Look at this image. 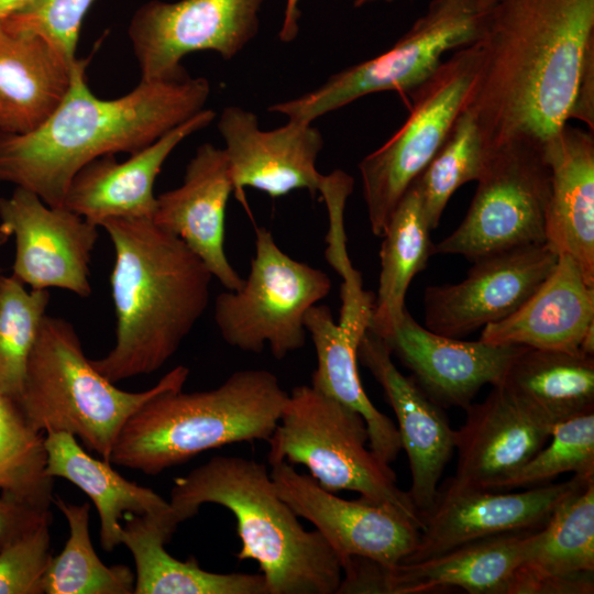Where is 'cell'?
Here are the masks:
<instances>
[{
	"instance_id": "cell-38",
	"label": "cell",
	"mask_w": 594,
	"mask_h": 594,
	"mask_svg": "<svg viewBox=\"0 0 594 594\" xmlns=\"http://www.w3.org/2000/svg\"><path fill=\"white\" fill-rule=\"evenodd\" d=\"M95 0H30L0 21L13 31L40 35L75 62L82 20Z\"/></svg>"
},
{
	"instance_id": "cell-35",
	"label": "cell",
	"mask_w": 594,
	"mask_h": 594,
	"mask_svg": "<svg viewBox=\"0 0 594 594\" xmlns=\"http://www.w3.org/2000/svg\"><path fill=\"white\" fill-rule=\"evenodd\" d=\"M488 156L477 122L461 110L444 142L422 173L415 179L430 230L438 227L454 191L477 180Z\"/></svg>"
},
{
	"instance_id": "cell-4",
	"label": "cell",
	"mask_w": 594,
	"mask_h": 594,
	"mask_svg": "<svg viewBox=\"0 0 594 594\" xmlns=\"http://www.w3.org/2000/svg\"><path fill=\"white\" fill-rule=\"evenodd\" d=\"M168 502L179 524L205 504L229 509L241 540L235 556L257 562L268 594H337L339 557L317 529L304 528L264 463L216 455L175 479Z\"/></svg>"
},
{
	"instance_id": "cell-10",
	"label": "cell",
	"mask_w": 594,
	"mask_h": 594,
	"mask_svg": "<svg viewBox=\"0 0 594 594\" xmlns=\"http://www.w3.org/2000/svg\"><path fill=\"white\" fill-rule=\"evenodd\" d=\"M470 208L432 254L475 261L493 252L546 243L550 167L543 144L513 141L488 151Z\"/></svg>"
},
{
	"instance_id": "cell-30",
	"label": "cell",
	"mask_w": 594,
	"mask_h": 594,
	"mask_svg": "<svg viewBox=\"0 0 594 594\" xmlns=\"http://www.w3.org/2000/svg\"><path fill=\"white\" fill-rule=\"evenodd\" d=\"M304 324L317 355L311 386L360 414L366 425L369 444L374 454L391 464L402 450L394 421L370 400L358 371V346L361 340L334 322L330 309L314 305L305 315Z\"/></svg>"
},
{
	"instance_id": "cell-31",
	"label": "cell",
	"mask_w": 594,
	"mask_h": 594,
	"mask_svg": "<svg viewBox=\"0 0 594 594\" xmlns=\"http://www.w3.org/2000/svg\"><path fill=\"white\" fill-rule=\"evenodd\" d=\"M499 385L552 427L594 410V356L524 346Z\"/></svg>"
},
{
	"instance_id": "cell-14",
	"label": "cell",
	"mask_w": 594,
	"mask_h": 594,
	"mask_svg": "<svg viewBox=\"0 0 594 594\" xmlns=\"http://www.w3.org/2000/svg\"><path fill=\"white\" fill-rule=\"evenodd\" d=\"M559 255L547 243L515 246L484 255L458 284L428 286L425 327L462 338L515 312L554 270Z\"/></svg>"
},
{
	"instance_id": "cell-8",
	"label": "cell",
	"mask_w": 594,
	"mask_h": 594,
	"mask_svg": "<svg viewBox=\"0 0 594 594\" xmlns=\"http://www.w3.org/2000/svg\"><path fill=\"white\" fill-rule=\"evenodd\" d=\"M491 7L490 0H431L389 50L332 75L312 91L271 106L268 111L312 122L370 94H410L438 69L447 52L480 38Z\"/></svg>"
},
{
	"instance_id": "cell-40",
	"label": "cell",
	"mask_w": 594,
	"mask_h": 594,
	"mask_svg": "<svg viewBox=\"0 0 594 594\" xmlns=\"http://www.w3.org/2000/svg\"><path fill=\"white\" fill-rule=\"evenodd\" d=\"M51 510L0 495V550L45 522H52Z\"/></svg>"
},
{
	"instance_id": "cell-29",
	"label": "cell",
	"mask_w": 594,
	"mask_h": 594,
	"mask_svg": "<svg viewBox=\"0 0 594 594\" xmlns=\"http://www.w3.org/2000/svg\"><path fill=\"white\" fill-rule=\"evenodd\" d=\"M45 447L47 474L69 481L95 504L100 521L99 541L106 551L121 544L122 521L128 513L176 519L168 501L124 479L109 461L89 454L75 436L48 432Z\"/></svg>"
},
{
	"instance_id": "cell-2",
	"label": "cell",
	"mask_w": 594,
	"mask_h": 594,
	"mask_svg": "<svg viewBox=\"0 0 594 594\" xmlns=\"http://www.w3.org/2000/svg\"><path fill=\"white\" fill-rule=\"evenodd\" d=\"M87 61L73 66L68 91L56 110L24 134L0 132V183L62 207L73 177L91 161L133 154L199 111L210 95L206 78L185 74L142 80L117 99H100L86 80Z\"/></svg>"
},
{
	"instance_id": "cell-24",
	"label": "cell",
	"mask_w": 594,
	"mask_h": 594,
	"mask_svg": "<svg viewBox=\"0 0 594 594\" xmlns=\"http://www.w3.org/2000/svg\"><path fill=\"white\" fill-rule=\"evenodd\" d=\"M215 117L211 109H202L124 162H117L114 155L91 161L73 177L63 207L98 227L110 218L152 219L156 206L154 183L166 158Z\"/></svg>"
},
{
	"instance_id": "cell-28",
	"label": "cell",
	"mask_w": 594,
	"mask_h": 594,
	"mask_svg": "<svg viewBox=\"0 0 594 594\" xmlns=\"http://www.w3.org/2000/svg\"><path fill=\"white\" fill-rule=\"evenodd\" d=\"M179 522L174 517H123L121 544L135 563V594H268L262 573H216L201 569L195 558L180 561L169 554Z\"/></svg>"
},
{
	"instance_id": "cell-32",
	"label": "cell",
	"mask_w": 594,
	"mask_h": 594,
	"mask_svg": "<svg viewBox=\"0 0 594 594\" xmlns=\"http://www.w3.org/2000/svg\"><path fill=\"white\" fill-rule=\"evenodd\" d=\"M430 231L414 180L381 235V273L370 324V329L381 338L387 337L403 319L408 286L432 255Z\"/></svg>"
},
{
	"instance_id": "cell-12",
	"label": "cell",
	"mask_w": 594,
	"mask_h": 594,
	"mask_svg": "<svg viewBox=\"0 0 594 594\" xmlns=\"http://www.w3.org/2000/svg\"><path fill=\"white\" fill-rule=\"evenodd\" d=\"M264 0L151 1L138 9L129 36L142 80L184 74L189 53L212 51L224 59L237 56L256 35Z\"/></svg>"
},
{
	"instance_id": "cell-46",
	"label": "cell",
	"mask_w": 594,
	"mask_h": 594,
	"mask_svg": "<svg viewBox=\"0 0 594 594\" xmlns=\"http://www.w3.org/2000/svg\"><path fill=\"white\" fill-rule=\"evenodd\" d=\"M1 274H2V273H1V270H0V275H1Z\"/></svg>"
},
{
	"instance_id": "cell-21",
	"label": "cell",
	"mask_w": 594,
	"mask_h": 594,
	"mask_svg": "<svg viewBox=\"0 0 594 594\" xmlns=\"http://www.w3.org/2000/svg\"><path fill=\"white\" fill-rule=\"evenodd\" d=\"M420 388L441 407L465 409L485 384L502 383L522 345L462 341L420 326L406 309L400 322L382 338Z\"/></svg>"
},
{
	"instance_id": "cell-37",
	"label": "cell",
	"mask_w": 594,
	"mask_h": 594,
	"mask_svg": "<svg viewBox=\"0 0 594 594\" xmlns=\"http://www.w3.org/2000/svg\"><path fill=\"white\" fill-rule=\"evenodd\" d=\"M569 472L594 480V410L553 425L546 444L496 491L547 485Z\"/></svg>"
},
{
	"instance_id": "cell-39",
	"label": "cell",
	"mask_w": 594,
	"mask_h": 594,
	"mask_svg": "<svg viewBox=\"0 0 594 594\" xmlns=\"http://www.w3.org/2000/svg\"><path fill=\"white\" fill-rule=\"evenodd\" d=\"M50 526L45 522L0 550V594H44L53 558Z\"/></svg>"
},
{
	"instance_id": "cell-20",
	"label": "cell",
	"mask_w": 594,
	"mask_h": 594,
	"mask_svg": "<svg viewBox=\"0 0 594 594\" xmlns=\"http://www.w3.org/2000/svg\"><path fill=\"white\" fill-rule=\"evenodd\" d=\"M465 411L455 430L457 469L443 485L449 490L496 491L546 444L552 428L502 385Z\"/></svg>"
},
{
	"instance_id": "cell-43",
	"label": "cell",
	"mask_w": 594,
	"mask_h": 594,
	"mask_svg": "<svg viewBox=\"0 0 594 594\" xmlns=\"http://www.w3.org/2000/svg\"><path fill=\"white\" fill-rule=\"evenodd\" d=\"M30 0H0V20L25 4Z\"/></svg>"
},
{
	"instance_id": "cell-18",
	"label": "cell",
	"mask_w": 594,
	"mask_h": 594,
	"mask_svg": "<svg viewBox=\"0 0 594 594\" xmlns=\"http://www.w3.org/2000/svg\"><path fill=\"white\" fill-rule=\"evenodd\" d=\"M218 130L239 199L244 197V187L273 198L296 189H307L311 195L320 190L324 175L316 164L323 139L312 122L288 120L283 127L264 131L255 113L229 106L219 117Z\"/></svg>"
},
{
	"instance_id": "cell-42",
	"label": "cell",
	"mask_w": 594,
	"mask_h": 594,
	"mask_svg": "<svg viewBox=\"0 0 594 594\" xmlns=\"http://www.w3.org/2000/svg\"><path fill=\"white\" fill-rule=\"evenodd\" d=\"M300 0H286L283 23L278 33L282 42L288 43L296 38L299 31Z\"/></svg>"
},
{
	"instance_id": "cell-17",
	"label": "cell",
	"mask_w": 594,
	"mask_h": 594,
	"mask_svg": "<svg viewBox=\"0 0 594 594\" xmlns=\"http://www.w3.org/2000/svg\"><path fill=\"white\" fill-rule=\"evenodd\" d=\"M590 481L593 480L573 475L561 483L518 493L442 487L422 518L417 547L402 563L420 561L486 537L536 530L564 498Z\"/></svg>"
},
{
	"instance_id": "cell-45",
	"label": "cell",
	"mask_w": 594,
	"mask_h": 594,
	"mask_svg": "<svg viewBox=\"0 0 594 594\" xmlns=\"http://www.w3.org/2000/svg\"><path fill=\"white\" fill-rule=\"evenodd\" d=\"M492 3H494L496 0H490Z\"/></svg>"
},
{
	"instance_id": "cell-25",
	"label": "cell",
	"mask_w": 594,
	"mask_h": 594,
	"mask_svg": "<svg viewBox=\"0 0 594 594\" xmlns=\"http://www.w3.org/2000/svg\"><path fill=\"white\" fill-rule=\"evenodd\" d=\"M594 336V287L575 260L559 254L538 289L512 315L483 327L480 340L492 344L582 353Z\"/></svg>"
},
{
	"instance_id": "cell-44",
	"label": "cell",
	"mask_w": 594,
	"mask_h": 594,
	"mask_svg": "<svg viewBox=\"0 0 594 594\" xmlns=\"http://www.w3.org/2000/svg\"><path fill=\"white\" fill-rule=\"evenodd\" d=\"M375 1L392 2L394 0H354V7L360 8V7L364 6V4L372 3V2H375Z\"/></svg>"
},
{
	"instance_id": "cell-36",
	"label": "cell",
	"mask_w": 594,
	"mask_h": 594,
	"mask_svg": "<svg viewBox=\"0 0 594 594\" xmlns=\"http://www.w3.org/2000/svg\"><path fill=\"white\" fill-rule=\"evenodd\" d=\"M50 299L48 289L28 290L13 275H0V393L14 402Z\"/></svg>"
},
{
	"instance_id": "cell-33",
	"label": "cell",
	"mask_w": 594,
	"mask_h": 594,
	"mask_svg": "<svg viewBox=\"0 0 594 594\" xmlns=\"http://www.w3.org/2000/svg\"><path fill=\"white\" fill-rule=\"evenodd\" d=\"M69 536L62 552L53 557L44 579V594H131L135 574L124 564L106 565L89 534L90 505H76L55 497Z\"/></svg>"
},
{
	"instance_id": "cell-3",
	"label": "cell",
	"mask_w": 594,
	"mask_h": 594,
	"mask_svg": "<svg viewBox=\"0 0 594 594\" xmlns=\"http://www.w3.org/2000/svg\"><path fill=\"white\" fill-rule=\"evenodd\" d=\"M99 227L114 248L116 342L91 363L116 384L156 372L177 352L208 307L212 275L151 218H110Z\"/></svg>"
},
{
	"instance_id": "cell-7",
	"label": "cell",
	"mask_w": 594,
	"mask_h": 594,
	"mask_svg": "<svg viewBox=\"0 0 594 594\" xmlns=\"http://www.w3.org/2000/svg\"><path fill=\"white\" fill-rule=\"evenodd\" d=\"M268 462L302 464L321 487L353 491L361 498L394 508L424 526L407 492L397 485L389 464L366 448L363 417L311 385L288 394L280 418L267 440Z\"/></svg>"
},
{
	"instance_id": "cell-34",
	"label": "cell",
	"mask_w": 594,
	"mask_h": 594,
	"mask_svg": "<svg viewBox=\"0 0 594 594\" xmlns=\"http://www.w3.org/2000/svg\"><path fill=\"white\" fill-rule=\"evenodd\" d=\"M45 436L0 393V495L51 510L54 479L46 472Z\"/></svg>"
},
{
	"instance_id": "cell-15",
	"label": "cell",
	"mask_w": 594,
	"mask_h": 594,
	"mask_svg": "<svg viewBox=\"0 0 594 594\" xmlns=\"http://www.w3.org/2000/svg\"><path fill=\"white\" fill-rule=\"evenodd\" d=\"M530 531L477 539L420 561L389 568L352 557L342 564L337 594H421L448 588L472 594H508Z\"/></svg>"
},
{
	"instance_id": "cell-19",
	"label": "cell",
	"mask_w": 594,
	"mask_h": 594,
	"mask_svg": "<svg viewBox=\"0 0 594 594\" xmlns=\"http://www.w3.org/2000/svg\"><path fill=\"white\" fill-rule=\"evenodd\" d=\"M359 360L382 386L397 418L410 470L407 493L422 520L435 505L439 481L455 450V430L443 407L396 367L389 348L370 328L359 343Z\"/></svg>"
},
{
	"instance_id": "cell-23",
	"label": "cell",
	"mask_w": 594,
	"mask_h": 594,
	"mask_svg": "<svg viewBox=\"0 0 594 594\" xmlns=\"http://www.w3.org/2000/svg\"><path fill=\"white\" fill-rule=\"evenodd\" d=\"M594 592V480L583 484L527 535L508 594Z\"/></svg>"
},
{
	"instance_id": "cell-27",
	"label": "cell",
	"mask_w": 594,
	"mask_h": 594,
	"mask_svg": "<svg viewBox=\"0 0 594 594\" xmlns=\"http://www.w3.org/2000/svg\"><path fill=\"white\" fill-rule=\"evenodd\" d=\"M75 62L40 35L0 21V132L38 128L66 96Z\"/></svg>"
},
{
	"instance_id": "cell-16",
	"label": "cell",
	"mask_w": 594,
	"mask_h": 594,
	"mask_svg": "<svg viewBox=\"0 0 594 594\" xmlns=\"http://www.w3.org/2000/svg\"><path fill=\"white\" fill-rule=\"evenodd\" d=\"M270 473L279 496L315 526L341 565L344 560L359 557L394 566L419 542V526L392 507L361 497L341 498L286 461L272 464Z\"/></svg>"
},
{
	"instance_id": "cell-9",
	"label": "cell",
	"mask_w": 594,
	"mask_h": 594,
	"mask_svg": "<svg viewBox=\"0 0 594 594\" xmlns=\"http://www.w3.org/2000/svg\"><path fill=\"white\" fill-rule=\"evenodd\" d=\"M330 289L323 271L292 258L260 227L249 276L239 289L216 297L215 321L229 345L251 353L267 345L282 360L304 346L305 315Z\"/></svg>"
},
{
	"instance_id": "cell-22",
	"label": "cell",
	"mask_w": 594,
	"mask_h": 594,
	"mask_svg": "<svg viewBox=\"0 0 594 594\" xmlns=\"http://www.w3.org/2000/svg\"><path fill=\"white\" fill-rule=\"evenodd\" d=\"M233 182L223 148L200 145L189 161L183 184L156 197L152 220L183 240L228 290L243 279L224 251L226 209Z\"/></svg>"
},
{
	"instance_id": "cell-41",
	"label": "cell",
	"mask_w": 594,
	"mask_h": 594,
	"mask_svg": "<svg viewBox=\"0 0 594 594\" xmlns=\"http://www.w3.org/2000/svg\"><path fill=\"white\" fill-rule=\"evenodd\" d=\"M570 119L585 123L588 131L594 130V47L585 57L583 69L579 79L574 103Z\"/></svg>"
},
{
	"instance_id": "cell-5",
	"label": "cell",
	"mask_w": 594,
	"mask_h": 594,
	"mask_svg": "<svg viewBox=\"0 0 594 594\" xmlns=\"http://www.w3.org/2000/svg\"><path fill=\"white\" fill-rule=\"evenodd\" d=\"M287 397L277 376L262 369L237 371L209 391L164 392L127 420L109 462L157 475L229 443L267 441Z\"/></svg>"
},
{
	"instance_id": "cell-6",
	"label": "cell",
	"mask_w": 594,
	"mask_h": 594,
	"mask_svg": "<svg viewBox=\"0 0 594 594\" xmlns=\"http://www.w3.org/2000/svg\"><path fill=\"white\" fill-rule=\"evenodd\" d=\"M188 375L189 369L178 365L144 392L122 391L86 356L74 326L46 314L15 403L35 430L68 432L109 461L127 420L154 396L183 389Z\"/></svg>"
},
{
	"instance_id": "cell-26",
	"label": "cell",
	"mask_w": 594,
	"mask_h": 594,
	"mask_svg": "<svg viewBox=\"0 0 594 594\" xmlns=\"http://www.w3.org/2000/svg\"><path fill=\"white\" fill-rule=\"evenodd\" d=\"M551 187L546 243L579 264L594 287V136L564 124L543 143Z\"/></svg>"
},
{
	"instance_id": "cell-1",
	"label": "cell",
	"mask_w": 594,
	"mask_h": 594,
	"mask_svg": "<svg viewBox=\"0 0 594 594\" xmlns=\"http://www.w3.org/2000/svg\"><path fill=\"white\" fill-rule=\"evenodd\" d=\"M475 43L479 63L462 110L487 150L543 144L570 120L594 47V0H496Z\"/></svg>"
},
{
	"instance_id": "cell-13",
	"label": "cell",
	"mask_w": 594,
	"mask_h": 594,
	"mask_svg": "<svg viewBox=\"0 0 594 594\" xmlns=\"http://www.w3.org/2000/svg\"><path fill=\"white\" fill-rule=\"evenodd\" d=\"M13 235L12 275L31 289L61 288L81 298L91 294L89 263L98 226L65 207H51L15 187L0 197V241Z\"/></svg>"
},
{
	"instance_id": "cell-11",
	"label": "cell",
	"mask_w": 594,
	"mask_h": 594,
	"mask_svg": "<svg viewBox=\"0 0 594 594\" xmlns=\"http://www.w3.org/2000/svg\"><path fill=\"white\" fill-rule=\"evenodd\" d=\"M479 63L476 43L459 48L410 92L402 128L359 163L370 228L381 237L413 182L430 163L464 105Z\"/></svg>"
}]
</instances>
